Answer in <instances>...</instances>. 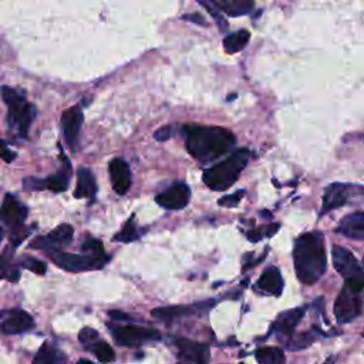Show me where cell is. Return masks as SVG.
I'll use <instances>...</instances> for the list:
<instances>
[{
  "label": "cell",
  "instance_id": "5",
  "mask_svg": "<svg viewBox=\"0 0 364 364\" xmlns=\"http://www.w3.org/2000/svg\"><path fill=\"white\" fill-rule=\"evenodd\" d=\"M333 266L345 279V285L354 291H364V270L357 262L356 257L343 246L334 245L331 250Z\"/></svg>",
  "mask_w": 364,
  "mask_h": 364
},
{
  "label": "cell",
  "instance_id": "15",
  "mask_svg": "<svg viewBox=\"0 0 364 364\" xmlns=\"http://www.w3.org/2000/svg\"><path fill=\"white\" fill-rule=\"evenodd\" d=\"M175 346L178 349V360L182 363L205 364L209 361V349L207 345L178 338L175 339Z\"/></svg>",
  "mask_w": 364,
  "mask_h": 364
},
{
  "label": "cell",
  "instance_id": "20",
  "mask_svg": "<svg viewBox=\"0 0 364 364\" xmlns=\"http://www.w3.org/2000/svg\"><path fill=\"white\" fill-rule=\"evenodd\" d=\"M97 193V182L96 177L89 168H78L77 171V187L74 191V198L77 200H94Z\"/></svg>",
  "mask_w": 364,
  "mask_h": 364
},
{
  "label": "cell",
  "instance_id": "21",
  "mask_svg": "<svg viewBox=\"0 0 364 364\" xmlns=\"http://www.w3.org/2000/svg\"><path fill=\"white\" fill-rule=\"evenodd\" d=\"M257 288L265 295L281 296L284 292V279L281 270L275 266L268 268L259 277Z\"/></svg>",
  "mask_w": 364,
  "mask_h": 364
},
{
  "label": "cell",
  "instance_id": "32",
  "mask_svg": "<svg viewBox=\"0 0 364 364\" xmlns=\"http://www.w3.org/2000/svg\"><path fill=\"white\" fill-rule=\"evenodd\" d=\"M98 338H100L98 333H97L94 329H92V327H84V329H81L80 333H78V340H80V343H81L84 347H89L90 345H93L94 342H97Z\"/></svg>",
  "mask_w": 364,
  "mask_h": 364
},
{
  "label": "cell",
  "instance_id": "34",
  "mask_svg": "<svg viewBox=\"0 0 364 364\" xmlns=\"http://www.w3.org/2000/svg\"><path fill=\"white\" fill-rule=\"evenodd\" d=\"M243 197H245V189H241L232 195H225V197H222L218 201V204L220 207H236Z\"/></svg>",
  "mask_w": 364,
  "mask_h": 364
},
{
  "label": "cell",
  "instance_id": "24",
  "mask_svg": "<svg viewBox=\"0 0 364 364\" xmlns=\"http://www.w3.org/2000/svg\"><path fill=\"white\" fill-rule=\"evenodd\" d=\"M249 40H250V33L248 31H239L225 37V40H223V49H225L227 53L234 54L243 50L249 43Z\"/></svg>",
  "mask_w": 364,
  "mask_h": 364
},
{
  "label": "cell",
  "instance_id": "1",
  "mask_svg": "<svg viewBox=\"0 0 364 364\" xmlns=\"http://www.w3.org/2000/svg\"><path fill=\"white\" fill-rule=\"evenodd\" d=\"M184 135L188 153L202 164L218 159L236 143L235 135L222 127L185 125Z\"/></svg>",
  "mask_w": 364,
  "mask_h": 364
},
{
  "label": "cell",
  "instance_id": "11",
  "mask_svg": "<svg viewBox=\"0 0 364 364\" xmlns=\"http://www.w3.org/2000/svg\"><path fill=\"white\" fill-rule=\"evenodd\" d=\"M111 333H113V338L117 342V345L125 347H137L146 342H154L161 339V334L158 330L147 329L137 324L113 327V331Z\"/></svg>",
  "mask_w": 364,
  "mask_h": 364
},
{
  "label": "cell",
  "instance_id": "7",
  "mask_svg": "<svg viewBox=\"0 0 364 364\" xmlns=\"http://www.w3.org/2000/svg\"><path fill=\"white\" fill-rule=\"evenodd\" d=\"M60 157L63 159V166L58 174L50 175L47 178H26L23 182V188L26 191H51V192H64L69 188L71 178V164L63 150L60 151Z\"/></svg>",
  "mask_w": 364,
  "mask_h": 364
},
{
  "label": "cell",
  "instance_id": "42",
  "mask_svg": "<svg viewBox=\"0 0 364 364\" xmlns=\"http://www.w3.org/2000/svg\"><path fill=\"white\" fill-rule=\"evenodd\" d=\"M0 236H2V228H0Z\"/></svg>",
  "mask_w": 364,
  "mask_h": 364
},
{
  "label": "cell",
  "instance_id": "9",
  "mask_svg": "<svg viewBox=\"0 0 364 364\" xmlns=\"http://www.w3.org/2000/svg\"><path fill=\"white\" fill-rule=\"evenodd\" d=\"M53 262L58 265L59 268L67 270V272H86V270H93V269H100L103 268L108 257H100V255H76V254H67L63 250H55L51 252Z\"/></svg>",
  "mask_w": 364,
  "mask_h": 364
},
{
  "label": "cell",
  "instance_id": "30",
  "mask_svg": "<svg viewBox=\"0 0 364 364\" xmlns=\"http://www.w3.org/2000/svg\"><path fill=\"white\" fill-rule=\"evenodd\" d=\"M315 340H316V338H315V336H313L312 333H302V334H297L296 338H291V339H289L288 347H289L291 350L306 349L307 346H311Z\"/></svg>",
  "mask_w": 364,
  "mask_h": 364
},
{
  "label": "cell",
  "instance_id": "23",
  "mask_svg": "<svg viewBox=\"0 0 364 364\" xmlns=\"http://www.w3.org/2000/svg\"><path fill=\"white\" fill-rule=\"evenodd\" d=\"M200 306V304H198ZM198 306H170V307H159L151 312V315L159 320H174L187 315H191L198 311Z\"/></svg>",
  "mask_w": 364,
  "mask_h": 364
},
{
  "label": "cell",
  "instance_id": "3",
  "mask_svg": "<svg viewBox=\"0 0 364 364\" xmlns=\"http://www.w3.org/2000/svg\"><path fill=\"white\" fill-rule=\"evenodd\" d=\"M249 159L250 151L248 148L235 151L225 161L208 168L202 177L205 185L212 191H227L238 181Z\"/></svg>",
  "mask_w": 364,
  "mask_h": 364
},
{
  "label": "cell",
  "instance_id": "6",
  "mask_svg": "<svg viewBox=\"0 0 364 364\" xmlns=\"http://www.w3.org/2000/svg\"><path fill=\"white\" fill-rule=\"evenodd\" d=\"M364 198V187L334 182L324 189L320 215Z\"/></svg>",
  "mask_w": 364,
  "mask_h": 364
},
{
  "label": "cell",
  "instance_id": "22",
  "mask_svg": "<svg viewBox=\"0 0 364 364\" xmlns=\"http://www.w3.org/2000/svg\"><path fill=\"white\" fill-rule=\"evenodd\" d=\"M338 232L350 239H364V211H357L345 216L338 228Z\"/></svg>",
  "mask_w": 364,
  "mask_h": 364
},
{
  "label": "cell",
  "instance_id": "4",
  "mask_svg": "<svg viewBox=\"0 0 364 364\" xmlns=\"http://www.w3.org/2000/svg\"><path fill=\"white\" fill-rule=\"evenodd\" d=\"M0 94L9 107L8 123L10 128H13L20 137H26L37 116L36 105L27 101L23 93L8 86L0 87Z\"/></svg>",
  "mask_w": 364,
  "mask_h": 364
},
{
  "label": "cell",
  "instance_id": "19",
  "mask_svg": "<svg viewBox=\"0 0 364 364\" xmlns=\"http://www.w3.org/2000/svg\"><path fill=\"white\" fill-rule=\"evenodd\" d=\"M35 327V320L32 315L24 311H15L8 319L0 324V331L5 334H20L26 333Z\"/></svg>",
  "mask_w": 364,
  "mask_h": 364
},
{
  "label": "cell",
  "instance_id": "8",
  "mask_svg": "<svg viewBox=\"0 0 364 364\" xmlns=\"http://www.w3.org/2000/svg\"><path fill=\"white\" fill-rule=\"evenodd\" d=\"M219 23L220 29H227V21L222 19L220 13L231 17L248 15L255 6V0H197Z\"/></svg>",
  "mask_w": 364,
  "mask_h": 364
},
{
  "label": "cell",
  "instance_id": "40",
  "mask_svg": "<svg viewBox=\"0 0 364 364\" xmlns=\"http://www.w3.org/2000/svg\"><path fill=\"white\" fill-rule=\"evenodd\" d=\"M265 235H266V232H263V231H250V232H248V239L252 242H258Z\"/></svg>",
  "mask_w": 364,
  "mask_h": 364
},
{
  "label": "cell",
  "instance_id": "39",
  "mask_svg": "<svg viewBox=\"0 0 364 364\" xmlns=\"http://www.w3.org/2000/svg\"><path fill=\"white\" fill-rule=\"evenodd\" d=\"M108 315H110L111 319H114V320H124V322L132 320V318L130 315H125V313H123L120 311H111V312H108Z\"/></svg>",
  "mask_w": 364,
  "mask_h": 364
},
{
  "label": "cell",
  "instance_id": "27",
  "mask_svg": "<svg viewBox=\"0 0 364 364\" xmlns=\"http://www.w3.org/2000/svg\"><path fill=\"white\" fill-rule=\"evenodd\" d=\"M64 360H66V357L58 349H54L53 346L44 343L42 346V349L39 350L37 356L35 357L33 363H36V364H39V363L40 364H51V363H62Z\"/></svg>",
  "mask_w": 364,
  "mask_h": 364
},
{
  "label": "cell",
  "instance_id": "26",
  "mask_svg": "<svg viewBox=\"0 0 364 364\" xmlns=\"http://www.w3.org/2000/svg\"><path fill=\"white\" fill-rule=\"evenodd\" d=\"M12 250H6L5 254L0 258V281L2 279H8V281L16 284L20 279V270L17 266L12 265Z\"/></svg>",
  "mask_w": 364,
  "mask_h": 364
},
{
  "label": "cell",
  "instance_id": "35",
  "mask_svg": "<svg viewBox=\"0 0 364 364\" xmlns=\"http://www.w3.org/2000/svg\"><path fill=\"white\" fill-rule=\"evenodd\" d=\"M29 235H31V229H24V227L15 228V229H12L10 242L13 243V246H17V245H20Z\"/></svg>",
  "mask_w": 364,
  "mask_h": 364
},
{
  "label": "cell",
  "instance_id": "36",
  "mask_svg": "<svg viewBox=\"0 0 364 364\" xmlns=\"http://www.w3.org/2000/svg\"><path fill=\"white\" fill-rule=\"evenodd\" d=\"M16 153L12 151L2 139H0V158H2L5 162H12L15 158H16Z\"/></svg>",
  "mask_w": 364,
  "mask_h": 364
},
{
  "label": "cell",
  "instance_id": "16",
  "mask_svg": "<svg viewBox=\"0 0 364 364\" xmlns=\"http://www.w3.org/2000/svg\"><path fill=\"white\" fill-rule=\"evenodd\" d=\"M303 315H304V309H302V307H296V309H291L279 315L272 326V330L275 331L276 338L282 343L289 342L296 326L303 319Z\"/></svg>",
  "mask_w": 364,
  "mask_h": 364
},
{
  "label": "cell",
  "instance_id": "37",
  "mask_svg": "<svg viewBox=\"0 0 364 364\" xmlns=\"http://www.w3.org/2000/svg\"><path fill=\"white\" fill-rule=\"evenodd\" d=\"M171 132H173V130H171V127L170 125H165V127H161L159 130H157L155 132H154V138L157 139V141H168V139H170L171 138Z\"/></svg>",
  "mask_w": 364,
  "mask_h": 364
},
{
  "label": "cell",
  "instance_id": "33",
  "mask_svg": "<svg viewBox=\"0 0 364 364\" xmlns=\"http://www.w3.org/2000/svg\"><path fill=\"white\" fill-rule=\"evenodd\" d=\"M83 250H87L93 255H100V257H105V252H104V246L98 239L94 238H87L86 241L83 242L81 245Z\"/></svg>",
  "mask_w": 364,
  "mask_h": 364
},
{
  "label": "cell",
  "instance_id": "38",
  "mask_svg": "<svg viewBox=\"0 0 364 364\" xmlns=\"http://www.w3.org/2000/svg\"><path fill=\"white\" fill-rule=\"evenodd\" d=\"M182 19H184V20H188V21H192V23L201 24V26H207V24H208L201 15H185V16H182Z\"/></svg>",
  "mask_w": 364,
  "mask_h": 364
},
{
  "label": "cell",
  "instance_id": "18",
  "mask_svg": "<svg viewBox=\"0 0 364 364\" xmlns=\"http://www.w3.org/2000/svg\"><path fill=\"white\" fill-rule=\"evenodd\" d=\"M108 173L114 191L119 195H125L131 187L130 165L121 158H114L108 165Z\"/></svg>",
  "mask_w": 364,
  "mask_h": 364
},
{
  "label": "cell",
  "instance_id": "10",
  "mask_svg": "<svg viewBox=\"0 0 364 364\" xmlns=\"http://www.w3.org/2000/svg\"><path fill=\"white\" fill-rule=\"evenodd\" d=\"M363 292L354 291L345 285L334 302V316L339 323H350L363 312Z\"/></svg>",
  "mask_w": 364,
  "mask_h": 364
},
{
  "label": "cell",
  "instance_id": "25",
  "mask_svg": "<svg viewBox=\"0 0 364 364\" xmlns=\"http://www.w3.org/2000/svg\"><path fill=\"white\" fill-rule=\"evenodd\" d=\"M255 358L261 364H282L286 361L285 353L277 347H261L255 352Z\"/></svg>",
  "mask_w": 364,
  "mask_h": 364
},
{
  "label": "cell",
  "instance_id": "12",
  "mask_svg": "<svg viewBox=\"0 0 364 364\" xmlns=\"http://www.w3.org/2000/svg\"><path fill=\"white\" fill-rule=\"evenodd\" d=\"M74 235V229L69 223H63V225H59L54 231H51L50 234L44 235V236H39L36 238L31 246L32 248H37V249H43V250H62L63 248H66Z\"/></svg>",
  "mask_w": 364,
  "mask_h": 364
},
{
  "label": "cell",
  "instance_id": "2",
  "mask_svg": "<svg viewBox=\"0 0 364 364\" xmlns=\"http://www.w3.org/2000/svg\"><path fill=\"white\" fill-rule=\"evenodd\" d=\"M295 270L304 285H315L326 272L327 257L320 232H306L295 242Z\"/></svg>",
  "mask_w": 364,
  "mask_h": 364
},
{
  "label": "cell",
  "instance_id": "13",
  "mask_svg": "<svg viewBox=\"0 0 364 364\" xmlns=\"http://www.w3.org/2000/svg\"><path fill=\"white\" fill-rule=\"evenodd\" d=\"M29 214L27 209L12 193H6L2 207H0V220L10 229L23 227V223Z\"/></svg>",
  "mask_w": 364,
  "mask_h": 364
},
{
  "label": "cell",
  "instance_id": "41",
  "mask_svg": "<svg viewBox=\"0 0 364 364\" xmlns=\"http://www.w3.org/2000/svg\"><path fill=\"white\" fill-rule=\"evenodd\" d=\"M80 363H87V364H90L92 361H90V360H83V358H81V360H80Z\"/></svg>",
  "mask_w": 364,
  "mask_h": 364
},
{
  "label": "cell",
  "instance_id": "29",
  "mask_svg": "<svg viewBox=\"0 0 364 364\" xmlns=\"http://www.w3.org/2000/svg\"><path fill=\"white\" fill-rule=\"evenodd\" d=\"M139 238V234L137 231V227H135V220L134 218H130L127 220V223L124 225L123 231L119 232L116 236H114V242H124V243H128V242H134Z\"/></svg>",
  "mask_w": 364,
  "mask_h": 364
},
{
  "label": "cell",
  "instance_id": "17",
  "mask_svg": "<svg viewBox=\"0 0 364 364\" xmlns=\"http://www.w3.org/2000/svg\"><path fill=\"white\" fill-rule=\"evenodd\" d=\"M83 120L84 116L78 107H71L62 114V128L64 132L66 143L73 151H76L78 146V135L83 125Z\"/></svg>",
  "mask_w": 364,
  "mask_h": 364
},
{
  "label": "cell",
  "instance_id": "31",
  "mask_svg": "<svg viewBox=\"0 0 364 364\" xmlns=\"http://www.w3.org/2000/svg\"><path fill=\"white\" fill-rule=\"evenodd\" d=\"M20 265L23 268H26V269L32 270L36 275H44L46 270H47V266H46L44 262H42V261H39L36 258H32V257H23Z\"/></svg>",
  "mask_w": 364,
  "mask_h": 364
},
{
  "label": "cell",
  "instance_id": "14",
  "mask_svg": "<svg viewBox=\"0 0 364 364\" xmlns=\"http://www.w3.org/2000/svg\"><path fill=\"white\" fill-rule=\"evenodd\" d=\"M191 198V189L187 184H174L164 192H161L158 197L155 198L157 204L165 209L170 211H177V209H184Z\"/></svg>",
  "mask_w": 364,
  "mask_h": 364
},
{
  "label": "cell",
  "instance_id": "28",
  "mask_svg": "<svg viewBox=\"0 0 364 364\" xmlns=\"http://www.w3.org/2000/svg\"><path fill=\"white\" fill-rule=\"evenodd\" d=\"M86 349L92 352L97 357V360L101 363H111L116 360V353L113 347H111L108 343H105L104 340H97Z\"/></svg>",
  "mask_w": 364,
  "mask_h": 364
}]
</instances>
